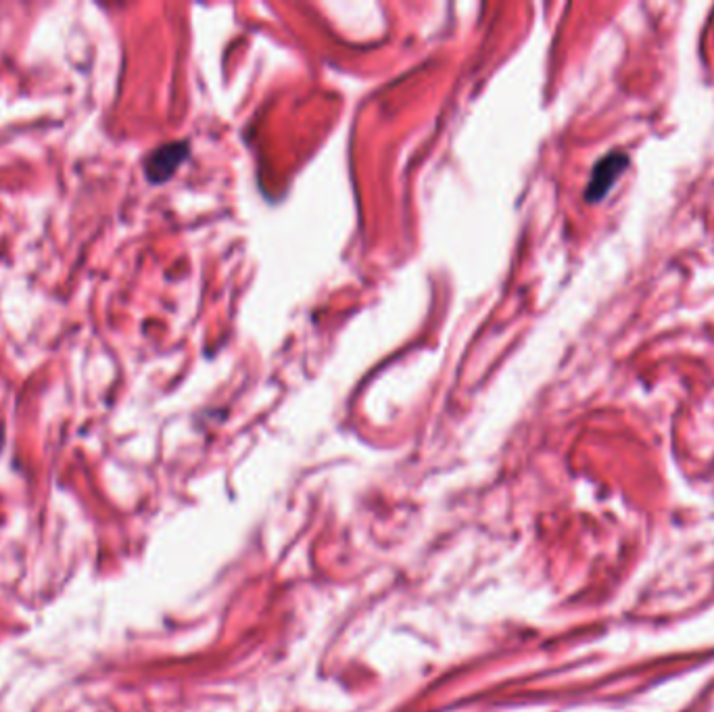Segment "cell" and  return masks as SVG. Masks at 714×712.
<instances>
[{"label": "cell", "mask_w": 714, "mask_h": 712, "mask_svg": "<svg viewBox=\"0 0 714 712\" xmlns=\"http://www.w3.org/2000/svg\"><path fill=\"white\" fill-rule=\"evenodd\" d=\"M188 142L178 140V142H168L159 149H155L145 163L147 178L155 184H161L165 180H170L174 172L180 168V163L188 157Z\"/></svg>", "instance_id": "obj_2"}, {"label": "cell", "mask_w": 714, "mask_h": 712, "mask_svg": "<svg viewBox=\"0 0 714 712\" xmlns=\"http://www.w3.org/2000/svg\"><path fill=\"white\" fill-rule=\"evenodd\" d=\"M629 168V155L623 151H612L604 155L591 172L587 191H585V201L587 203H598L602 201L616 184V180L625 174Z\"/></svg>", "instance_id": "obj_1"}]
</instances>
